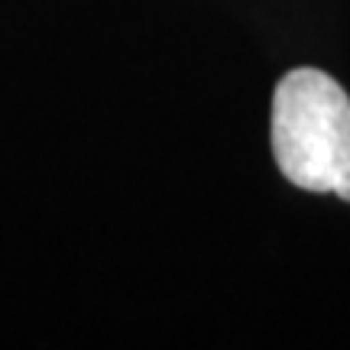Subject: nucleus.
Returning <instances> with one entry per match:
<instances>
[{
  "label": "nucleus",
  "instance_id": "1",
  "mask_svg": "<svg viewBox=\"0 0 350 350\" xmlns=\"http://www.w3.org/2000/svg\"><path fill=\"white\" fill-rule=\"evenodd\" d=\"M273 156L295 188L350 201V98L331 75L295 68L275 85Z\"/></svg>",
  "mask_w": 350,
  "mask_h": 350
}]
</instances>
